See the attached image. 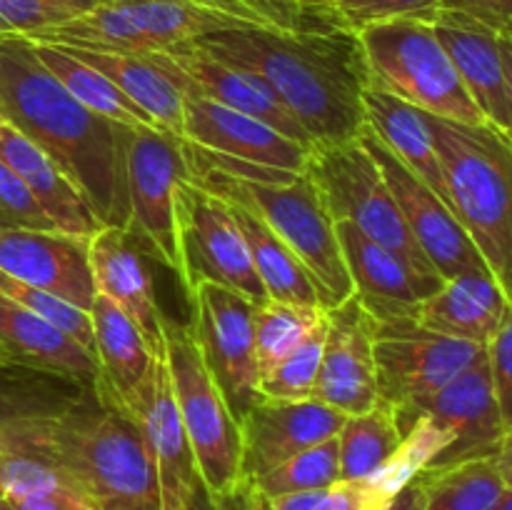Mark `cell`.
Here are the masks:
<instances>
[{
	"label": "cell",
	"instance_id": "1",
	"mask_svg": "<svg viewBox=\"0 0 512 510\" xmlns=\"http://www.w3.org/2000/svg\"><path fill=\"white\" fill-rule=\"evenodd\" d=\"M215 58L258 75L303 125L315 148L358 140L370 83L360 35L348 25L315 30L233 28L193 40Z\"/></svg>",
	"mask_w": 512,
	"mask_h": 510
},
{
	"label": "cell",
	"instance_id": "2",
	"mask_svg": "<svg viewBox=\"0 0 512 510\" xmlns=\"http://www.w3.org/2000/svg\"><path fill=\"white\" fill-rule=\"evenodd\" d=\"M0 120L28 135L78 183L100 223L128 230L125 128L80 105L20 35H0Z\"/></svg>",
	"mask_w": 512,
	"mask_h": 510
},
{
	"label": "cell",
	"instance_id": "3",
	"mask_svg": "<svg viewBox=\"0 0 512 510\" xmlns=\"http://www.w3.org/2000/svg\"><path fill=\"white\" fill-rule=\"evenodd\" d=\"M15 438L43 450L95 510H160L158 480L138 420L80 390L68 403L8 420Z\"/></svg>",
	"mask_w": 512,
	"mask_h": 510
},
{
	"label": "cell",
	"instance_id": "4",
	"mask_svg": "<svg viewBox=\"0 0 512 510\" xmlns=\"http://www.w3.org/2000/svg\"><path fill=\"white\" fill-rule=\"evenodd\" d=\"M428 115V113H425ZM448 205L512 303V140L493 125L428 115Z\"/></svg>",
	"mask_w": 512,
	"mask_h": 510
},
{
	"label": "cell",
	"instance_id": "5",
	"mask_svg": "<svg viewBox=\"0 0 512 510\" xmlns=\"http://www.w3.org/2000/svg\"><path fill=\"white\" fill-rule=\"evenodd\" d=\"M190 180L218 195L243 200L303 263L325 310L338 308L353 295L348 265L340 248L335 220L308 170L288 183H253L188 160Z\"/></svg>",
	"mask_w": 512,
	"mask_h": 510
},
{
	"label": "cell",
	"instance_id": "6",
	"mask_svg": "<svg viewBox=\"0 0 512 510\" xmlns=\"http://www.w3.org/2000/svg\"><path fill=\"white\" fill-rule=\"evenodd\" d=\"M163 338L180 420L193 445L200 478L218 508L245 483L240 420L210 373L190 323L165 315Z\"/></svg>",
	"mask_w": 512,
	"mask_h": 510
},
{
	"label": "cell",
	"instance_id": "7",
	"mask_svg": "<svg viewBox=\"0 0 512 510\" xmlns=\"http://www.w3.org/2000/svg\"><path fill=\"white\" fill-rule=\"evenodd\" d=\"M233 28L260 25L205 0H103L98 8L28 40L105 53H153Z\"/></svg>",
	"mask_w": 512,
	"mask_h": 510
},
{
	"label": "cell",
	"instance_id": "8",
	"mask_svg": "<svg viewBox=\"0 0 512 510\" xmlns=\"http://www.w3.org/2000/svg\"><path fill=\"white\" fill-rule=\"evenodd\" d=\"M358 35L370 78L385 90L435 118L488 125L428 20H385L365 25Z\"/></svg>",
	"mask_w": 512,
	"mask_h": 510
},
{
	"label": "cell",
	"instance_id": "9",
	"mask_svg": "<svg viewBox=\"0 0 512 510\" xmlns=\"http://www.w3.org/2000/svg\"><path fill=\"white\" fill-rule=\"evenodd\" d=\"M305 170L318 185L333 220H348L365 238L398 253L423 273L440 275L420 250L378 163L360 140L315 148Z\"/></svg>",
	"mask_w": 512,
	"mask_h": 510
},
{
	"label": "cell",
	"instance_id": "10",
	"mask_svg": "<svg viewBox=\"0 0 512 510\" xmlns=\"http://www.w3.org/2000/svg\"><path fill=\"white\" fill-rule=\"evenodd\" d=\"M175 220L180 255L178 278L185 295L193 293L200 280H210L235 290L255 305L268 300L228 200L183 178L175 185Z\"/></svg>",
	"mask_w": 512,
	"mask_h": 510
},
{
	"label": "cell",
	"instance_id": "11",
	"mask_svg": "<svg viewBox=\"0 0 512 510\" xmlns=\"http://www.w3.org/2000/svg\"><path fill=\"white\" fill-rule=\"evenodd\" d=\"M123 160L130 205L128 233L178 275L175 185L183 178L190 180L183 140L160 128H125Z\"/></svg>",
	"mask_w": 512,
	"mask_h": 510
},
{
	"label": "cell",
	"instance_id": "12",
	"mask_svg": "<svg viewBox=\"0 0 512 510\" xmlns=\"http://www.w3.org/2000/svg\"><path fill=\"white\" fill-rule=\"evenodd\" d=\"M373 348L380 403L390 410L423 403L485 355V345L433 333L415 320L378 323Z\"/></svg>",
	"mask_w": 512,
	"mask_h": 510
},
{
	"label": "cell",
	"instance_id": "13",
	"mask_svg": "<svg viewBox=\"0 0 512 510\" xmlns=\"http://www.w3.org/2000/svg\"><path fill=\"white\" fill-rule=\"evenodd\" d=\"M188 300L193 313L190 328L200 353L218 380L230 410L240 420L260 400L253 333V315L258 305L210 280H200Z\"/></svg>",
	"mask_w": 512,
	"mask_h": 510
},
{
	"label": "cell",
	"instance_id": "14",
	"mask_svg": "<svg viewBox=\"0 0 512 510\" xmlns=\"http://www.w3.org/2000/svg\"><path fill=\"white\" fill-rule=\"evenodd\" d=\"M128 413L138 420L153 460L160 510H218L200 478L193 445L180 420L165 350L153 353L148 378L130 400Z\"/></svg>",
	"mask_w": 512,
	"mask_h": 510
},
{
	"label": "cell",
	"instance_id": "15",
	"mask_svg": "<svg viewBox=\"0 0 512 510\" xmlns=\"http://www.w3.org/2000/svg\"><path fill=\"white\" fill-rule=\"evenodd\" d=\"M358 140L378 163L390 193L398 200L410 233L415 235L420 250L433 263V268L445 280L468 273V270H488L483 255L475 248L453 208L420 175H415L368 125L360 130Z\"/></svg>",
	"mask_w": 512,
	"mask_h": 510
},
{
	"label": "cell",
	"instance_id": "16",
	"mask_svg": "<svg viewBox=\"0 0 512 510\" xmlns=\"http://www.w3.org/2000/svg\"><path fill=\"white\" fill-rule=\"evenodd\" d=\"M393 413L400 428L413 418H428L453 435V445L440 453L430 468L498 453L500 440L508 433L493 393L488 355H483L478 363L470 365L465 373L450 380L443 390L430 395L428 400L405 405Z\"/></svg>",
	"mask_w": 512,
	"mask_h": 510
},
{
	"label": "cell",
	"instance_id": "17",
	"mask_svg": "<svg viewBox=\"0 0 512 510\" xmlns=\"http://www.w3.org/2000/svg\"><path fill=\"white\" fill-rule=\"evenodd\" d=\"M353 295L375 323L415 320L418 310L445 283L440 275L423 273L393 250L365 238L348 220H335Z\"/></svg>",
	"mask_w": 512,
	"mask_h": 510
},
{
	"label": "cell",
	"instance_id": "18",
	"mask_svg": "<svg viewBox=\"0 0 512 510\" xmlns=\"http://www.w3.org/2000/svg\"><path fill=\"white\" fill-rule=\"evenodd\" d=\"M375 323L355 295L328 310L323 363L313 400L345 415H360L380 403L375 368Z\"/></svg>",
	"mask_w": 512,
	"mask_h": 510
},
{
	"label": "cell",
	"instance_id": "19",
	"mask_svg": "<svg viewBox=\"0 0 512 510\" xmlns=\"http://www.w3.org/2000/svg\"><path fill=\"white\" fill-rule=\"evenodd\" d=\"M183 143L203 153L228 155L268 168L303 173L313 150L250 115L185 90Z\"/></svg>",
	"mask_w": 512,
	"mask_h": 510
},
{
	"label": "cell",
	"instance_id": "20",
	"mask_svg": "<svg viewBox=\"0 0 512 510\" xmlns=\"http://www.w3.org/2000/svg\"><path fill=\"white\" fill-rule=\"evenodd\" d=\"M0 270L88 313L98 295L88 260V240L60 230L0 228Z\"/></svg>",
	"mask_w": 512,
	"mask_h": 510
},
{
	"label": "cell",
	"instance_id": "21",
	"mask_svg": "<svg viewBox=\"0 0 512 510\" xmlns=\"http://www.w3.org/2000/svg\"><path fill=\"white\" fill-rule=\"evenodd\" d=\"M348 415L318 400H263L240 418L243 480L268 473L293 455L335 438Z\"/></svg>",
	"mask_w": 512,
	"mask_h": 510
},
{
	"label": "cell",
	"instance_id": "22",
	"mask_svg": "<svg viewBox=\"0 0 512 510\" xmlns=\"http://www.w3.org/2000/svg\"><path fill=\"white\" fill-rule=\"evenodd\" d=\"M163 53L178 68L185 90H193V93L215 100V103L225 105V108L263 120L270 128L280 130L283 135L313 150V140L308 138L303 125L288 113V108L275 98L273 90L258 75L205 53L193 40L165 48Z\"/></svg>",
	"mask_w": 512,
	"mask_h": 510
},
{
	"label": "cell",
	"instance_id": "23",
	"mask_svg": "<svg viewBox=\"0 0 512 510\" xmlns=\"http://www.w3.org/2000/svg\"><path fill=\"white\" fill-rule=\"evenodd\" d=\"M425 20L433 25L435 35L453 60L460 80L483 113L485 123L510 138V115L508 98H505V73L498 30L488 28L485 23L463 13L440 8Z\"/></svg>",
	"mask_w": 512,
	"mask_h": 510
},
{
	"label": "cell",
	"instance_id": "24",
	"mask_svg": "<svg viewBox=\"0 0 512 510\" xmlns=\"http://www.w3.org/2000/svg\"><path fill=\"white\" fill-rule=\"evenodd\" d=\"M88 260L93 270L95 290L113 300L125 315L143 330L153 353H163V310L153 295L143 255L133 245V235L125 228L103 225L88 240Z\"/></svg>",
	"mask_w": 512,
	"mask_h": 510
},
{
	"label": "cell",
	"instance_id": "25",
	"mask_svg": "<svg viewBox=\"0 0 512 510\" xmlns=\"http://www.w3.org/2000/svg\"><path fill=\"white\" fill-rule=\"evenodd\" d=\"M0 160L28 185L60 233L90 240L103 223L73 178L10 123L0 120Z\"/></svg>",
	"mask_w": 512,
	"mask_h": 510
},
{
	"label": "cell",
	"instance_id": "26",
	"mask_svg": "<svg viewBox=\"0 0 512 510\" xmlns=\"http://www.w3.org/2000/svg\"><path fill=\"white\" fill-rule=\"evenodd\" d=\"M0 350L5 363L65 378L75 388L93 390L98 383V360L88 348L55 328L53 323L0 293Z\"/></svg>",
	"mask_w": 512,
	"mask_h": 510
},
{
	"label": "cell",
	"instance_id": "27",
	"mask_svg": "<svg viewBox=\"0 0 512 510\" xmlns=\"http://www.w3.org/2000/svg\"><path fill=\"white\" fill-rule=\"evenodd\" d=\"M90 320H93L95 335L93 353L100 370L93 393L128 410L130 400L148 378L150 365H153V348L135 320L105 295H95Z\"/></svg>",
	"mask_w": 512,
	"mask_h": 510
},
{
	"label": "cell",
	"instance_id": "28",
	"mask_svg": "<svg viewBox=\"0 0 512 510\" xmlns=\"http://www.w3.org/2000/svg\"><path fill=\"white\" fill-rule=\"evenodd\" d=\"M508 305L490 270H468L445 280L438 293L420 305L415 323L448 338L488 345Z\"/></svg>",
	"mask_w": 512,
	"mask_h": 510
},
{
	"label": "cell",
	"instance_id": "29",
	"mask_svg": "<svg viewBox=\"0 0 512 510\" xmlns=\"http://www.w3.org/2000/svg\"><path fill=\"white\" fill-rule=\"evenodd\" d=\"M60 48L113 80L165 133L183 138L185 90L178 75L160 58L158 50L153 53H105V50H85L73 48V45H60Z\"/></svg>",
	"mask_w": 512,
	"mask_h": 510
},
{
	"label": "cell",
	"instance_id": "30",
	"mask_svg": "<svg viewBox=\"0 0 512 510\" xmlns=\"http://www.w3.org/2000/svg\"><path fill=\"white\" fill-rule=\"evenodd\" d=\"M363 113L365 125L448 203V190H445L443 168L430 133L428 115L385 90L373 78L363 90Z\"/></svg>",
	"mask_w": 512,
	"mask_h": 510
},
{
	"label": "cell",
	"instance_id": "31",
	"mask_svg": "<svg viewBox=\"0 0 512 510\" xmlns=\"http://www.w3.org/2000/svg\"><path fill=\"white\" fill-rule=\"evenodd\" d=\"M220 198L228 200L230 210H233V218L240 225L245 243H248L250 258H253V265L258 270L265 293H268V300L323 308L308 270L290 253L288 245L273 233V228L250 205H245L243 200L230 198V195H220Z\"/></svg>",
	"mask_w": 512,
	"mask_h": 510
},
{
	"label": "cell",
	"instance_id": "32",
	"mask_svg": "<svg viewBox=\"0 0 512 510\" xmlns=\"http://www.w3.org/2000/svg\"><path fill=\"white\" fill-rule=\"evenodd\" d=\"M30 43H33V50L40 58V63L90 113L100 115L105 120H113V123L123 125V128H160L140 105H135L113 80L105 78L93 65L83 63V60L70 55L65 48H60V45L38 43V40H30Z\"/></svg>",
	"mask_w": 512,
	"mask_h": 510
},
{
	"label": "cell",
	"instance_id": "33",
	"mask_svg": "<svg viewBox=\"0 0 512 510\" xmlns=\"http://www.w3.org/2000/svg\"><path fill=\"white\" fill-rule=\"evenodd\" d=\"M418 480L425 493V510H493L505 493L495 453L425 468Z\"/></svg>",
	"mask_w": 512,
	"mask_h": 510
},
{
	"label": "cell",
	"instance_id": "34",
	"mask_svg": "<svg viewBox=\"0 0 512 510\" xmlns=\"http://www.w3.org/2000/svg\"><path fill=\"white\" fill-rule=\"evenodd\" d=\"M403 440V430L388 405L378 403L368 413L348 415L338 433L340 480L373 475L398 453Z\"/></svg>",
	"mask_w": 512,
	"mask_h": 510
},
{
	"label": "cell",
	"instance_id": "35",
	"mask_svg": "<svg viewBox=\"0 0 512 510\" xmlns=\"http://www.w3.org/2000/svg\"><path fill=\"white\" fill-rule=\"evenodd\" d=\"M325 318V308L318 305H295L280 300H265L255 308V363L260 378L268 375L283 358H288L310 330Z\"/></svg>",
	"mask_w": 512,
	"mask_h": 510
},
{
	"label": "cell",
	"instance_id": "36",
	"mask_svg": "<svg viewBox=\"0 0 512 510\" xmlns=\"http://www.w3.org/2000/svg\"><path fill=\"white\" fill-rule=\"evenodd\" d=\"M340 480V448L338 435L325 443L313 445L303 453L293 455L285 463L275 465L268 473L248 480L258 493L285 495L308 493V490H328Z\"/></svg>",
	"mask_w": 512,
	"mask_h": 510
},
{
	"label": "cell",
	"instance_id": "37",
	"mask_svg": "<svg viewBox=\"0 0 512 510\" xmlns=\"http://www.w3.org/2000/svg\"><path fill=\"white\" fill-rule=\"evenodd\" d=\"M325 330H328V310L325 318L308 333V338L280 360L268 375L260 378L258 395L263 400H310L318 383L320 363H323Z\"/></svg>",
	"mask_w": 512,
	"mask_h": 510
},
{
	"label": "cell",
	"instance_id": "38",
	"mask_svg": "<svg viewBox=\"0 0 512 510\" xmlns=\"http://www.w3.org/2000/svg\"><path fill=\"white\" fill-rule=\"evenodd\" d=\"M0 293L8 295L10 300H15V303L23 305V308H28L30 313L40 315L43 320L53 323L55 328L63 330V333L70 335L73 340H78V343L83 345V348H88L90 353L95 350L93 320H90L88 310L78 308V305L68 303V300L58 298V295L48 293V290L20 283V280L5 275L3 270H0Z\"/></svg>",
	"mask_w": 512,
	"mask_h": 510
},
{
	"label": "cell",
	"instance_id": "39",
	"mask_svg": "<svg viewBox=\"0 0 512 510\" xmlns=\"http://www.w3.org/2000/svg\"><path fill=\"white\" fill-rule=\"evenodd\" d=\"M103 0H0V35H33L63 25Z\"/></svg>",
	"mask_w": 512,
	"mask_h": 510
},
{
	"label": "cell",
	"instance_id": "40",
	"mask_svg": "<svg viewBox=\"0 0 512 510\" xmlns=\"http://www.w3.org/2000/svg\"><path fill=\"white\" fill-rule=\"evenodd\" d=\"M340 20L358 33L373 23L395 18H428L435 13L440 0H335Z\"/></svg>",
	"mask_w": 512,
	"mask_h": 510
},
{
	"label": "cell",
	"instance_id": "41",
	"mask_svg": "<svg viewBox=\"0 0 512 510\" xmlns=\"http://www.w3.org/2000/svg\"><path fill=\"white\" fill-rule=\"evenodd\" d=\"M260 13L280 30H315L345 25L328 0H255Z\"/></svg>",
	"mask_w": 512,
	"mask_h": 510
},
{
	"label": "cell",
	"instance_id": "42",
	"mask_svg": "<svg viewBox=\"0 0 512 510\" xmlns=\"http://www.w3.org/2000/svg\"><path fill=\"white\" fill-rule=\"evenodd\" d=\"M485 355H488L490 380H493L500 418H503L505 430H512V303L505 310L503 323L485 345Z\"/></svg>",
	"mask_w": 512,
	"mask_h": 510
},
{
	"label": "cell",
	"instance_id": "43",
	"mask_svg": "<svg viewBox=\"0 0 512 510\" xmlns=\"http://www.w3.org/2000/svg\"><path fill=\"white\" fill-rule=\"evenodd\" d=\"M0 213L10 220L13 228L28 230H58L35 195L30 193L28 185L0 160Z\"/></svg>",
	"mask_w": 512,
	"mask_h": 510
},
{
	"label": "cell",
	"instance_id": "44",
	"mask_svg": "<svg viewBox=\"0 0 512 510\" xmlns=\"http://www.w3.org/2000/svg\"><path fill=\"white\" fill-rule=\"evenodd\" d=\"M438 8L463 13L493 30H503L512 25V0H440Z\"/></svg>",
	"mask_w": 512,
	"mask_h": 510
},
{
	"label": "cell",
	"instance_id": "45",
	"mask_svg": "<svg viewBox=\"0 0 512 510\" xmlns=\"http://www.w3.org/2000/svg\"><path fill=\"white\" fill-rule=\"evenodd\" d=\"M15 510H95L88 503L85 495H80L75 488H58L50 490L45 495H35V498L15 500Z\"/></svg>",
	"mask_w": 512,
	"mask_h": 510
},
{
	"label": "cell",
	"instance_id": "46",
	"mask_svg": "<svg viewBox=\"0 0 512 510\" xmlns=\"http://www.w3.org/2000/svg\"><path fill=\"white\" fill-rule=\"evenodd\" d=\"M205 3L218 5V8L230 10V13L243 15L245 20H250V23L260 25V28H273V25H270V20L265 18V15L258 10L255 0H205Z\"/></svg>",
	"mask_w": 512,
	"mask_h": 510
},
{
	"label": "cell",
	"instance_id": "47",
	"mask_svg": "<svg viewBox=\"0 0 512 510\" xmlns=\"http://www.w3.org/2000/svg\"><path fill=\"white\" fill-rule=\"evenodd\" d=\"M500 55H503V73H505V98H508V115H510V140H512V25L498 30Z\"/></svg>",
	"mask_w": 512,
	"mask_h": 510
},
{
	"label": "cell",
	"instance_id": "48",
	"mask_svg": "<svg viewBox=\"0 0 512 510\" xmlns=\"http://www.w3.org/2000/svg\"><path fill=\"white\" fill-rule=\"evenodd\" d=\"M385 510H425V493L420 480L415 478L413 483L405 485L398 493V498H395Z\"/></svg>",
	"mask_w": 512,
	"mask_h": 510
},
{
	"label": "cell",
	"instance_id": "49",
	"mask_svg": "<svg viewBox=\"0 0 512 510\" xmlns=\"http://www.w3.org/2000/svg\"><path fill=\"white\" fill-rule=\"evenodd\" d=\"M495 458H498L500 473H503L505 485L512 488V430H508V433L503 435V440H500Z\"/></svg>",
	"mask_w": 512,
	"mask_h": 510
},
{
	"label": "cell",
	"instance_id": "50",
	"mask_svg": "<svg viewBox=\"0 0 512 510\" xmlns=\"http://www.w3.org/2000/svg\"><path fill=\"white\" fill-rule=\"evenodd\" d=\"M15 415H20V410L15 408V405H0V433H3V420L5 418H15Z\"/></svg>",
	"mask_w": 512,
	"mask_h": 510
},
{
	"label": "cell",
	"instance_id": "51",
	"mask_svg": "<svg viewBox=\"0 0 512 510\" xmlns=\"http://www.w3.org/2000/svg\"><path fill=\"white\" fill-rule=\"evenodd\" d=\"M493 510H512V488H508V485H505L503 498L498 500V505H495Z\"/></svg>",
	"mask_w": 512,
	"mask_h": 510
},
{
	"label": "cell",
	"instance_id": "52",
	"mask_svg": "<svg viewBox=\"0 0 512 510\" xmlns=\"http://www.w3.org/2000/svg\"><path fill=\"white\" fill-rule=\"evenodd\" d=\"M0 510H15L13 500H8V498H0Z\"/></svg>",
	"mask_w": 512,
	"mask_h": 510
},
{
	"label": "cell",
	"instance_id": "53",
	"mask_svg": "<svg viewBox=\"0 0 512 510\" xmlns=\"http://www.w3.org/2000/svg\"><path fill=\"white\" fill-rule=\"evenodd\" d=\"M0 228H13V225H10V220L5 218L3 213H0Z\"/></svg>",
	"mask_w": 512,
	"mask_h": 510
},
{
	"label": "cell",
	"instance_id": "54",
	"mask_svg": "<svg viewBox=\"0 0 512 510\" xmlns=\"http://www.w3.org/2000/svg\"><path fill=\"white\" fill-rule=\"evenodd\" d=\"M5 365V355H3V350H0V368H3Z\"/></svg>",
	"mask_w": 512,
	"mask_h": 510
},
{
	"label": "cell",
	"instance_id": "55",
	"mask_svg": "<svg viewBox=\"0 0 512 510\" xmlns=\"http://www.w3.org/2000/svg\"><path fill=\"white\" fill-rule=\"evenodd\" d=\"M0 498H3V490H0Z\"/></svg>",
	"mask_w": 512,
	"mask_h": 510
},
{
	"label": "cell",
	"instance_id": "56",
	"mask_svg": "<svg viewBox=\"0 0 512 510\" xmlns=\"http://www.w3.org/2000/svg\"><path fill=\"white\" fill-rule=\"evenodd\" d=\"M328 3H335V0H328Z\"/></svg>",
	"mask_w": 512,
	"mask_h": 510
}]
</instances>
